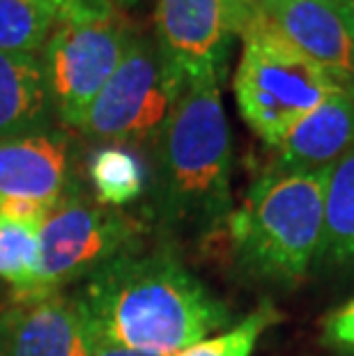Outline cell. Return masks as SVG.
<instances>
[{
    "label": "cell",
    "mask_w": 354,
    "mask_h": 356,
    "mask_svg": "<svg viewBox=\"0 0 354 356\" xmlns=\"http://www.w3.org/2000/svg\"><path fill=\"white\" fill-rule=\"evenodd\" d=\"M102 343L175 356L228 324L216 301L170 251H127L79 294Z\"/></svg>",
    "instance_id": "1"
},
{
    "label": "cell",
    "mask_w": 354,
    "mask_h": 356,
    "mask_svg": "<svg viewBox=\"0 0 354 356\" xmlns=\"http://www.w3.org/2000/svg\"><path fill=\"white\" fill-rule=\"evenodd\" d=\"M232 138L221 79L186 83L154 140L152 207L163 228L207 234L232 214Z\"/></svg>",
    "instance_id": "2"
},
{
    "label": "cell",
    "mask_w": 354,
    "mask_h": 356,
    "mask_svg": "<svg viewBox=\"0 0 354 356\" xmlns=\"http://www.w3.org/2000/svg\"><path fill=\"white\" fill-rule=\"evenodd\" d=\"M327 170H269L228 216L237 267L274 285H295L318 262Z\"/></svg>",
    "instance_id": "3"
},
{
    "label": "cell",
    "mask_w": 354,
    "mask_h": 356,
    "mask_svg": "<svg viewBox=\"0 0 354 356\" xmlns=\"http://www.w3.org/2000/svg\"><path fill=\"white\" fill-rule=\"evenodd\" d=\"M244 49L235 74V102L248 129L276 147L306 113L345 92L311 58L260 14L242 35Z\"/></svg>",
    "instance_id": "4"
},
{
    "label": "cell",
    "mask_w": 354,
    "mask_h": 356,
    "mask_svg": "<svg viewBox=\"0 0 354 356\" xmlns=\"http://www.w3.org/2000/svg\"><path fill=\"white\" fill-rule=\"evenodd\" d=\"M184 79L163 58L154 37H134L118 70L90 104L81 131L108 145L152 143L184 90Z\"/></svg>",
    "instance_id": "5"
},
{
    "label": "cell",
    "mask_w": 354,
    "mask_h": 356,
    "mask_svg": "<svg viewBox=\"0 0 354 356\" xmlns=\"http://www.w3.org/2000/svg\"><path fill=\"white\" fill-rule=\"evenodd\" d=\"M138 225L122 211L72 191L47 211L40 225V271L33 294L44 299L90 278L118 255L136 248Z\"/></svg>",
    "instance_id": "6"
},
{
    "label": "cell",
    "mask_w": 354,
    "mask_h": 356,
    "mask_svg": "<svg viewBox=\"0 0 354 356\" xmlns=\"http://www.w3.org/2000/svg\"><path fill=\"white\" fill-rule=\"evenodd\" d=\"M131 28L118 12L108 17L60 21L42 49V65L54 115L67 127H81L83 118L118 70L134 42Z\"/></svg>",
    "instance_id": "7"
},
{
    "label": "cell",
    "mask_w": 354,
    "mask_h": 356,
    "mask_svg": "<svg viewBox=\"0 0 354 356\" xmlns=\"http://www.w3.org/2000/svg\"><path fill=\"white\" fill-rule=\"evenodd\" d=\"M239 17L232 0H156L154 42L184 83L223 79Z\"/></svg>",
    "instance_id": "8"
},
{
    "label": "cell",
    "mask_w": 354,
    "mask_h": 356,
    "mask_svg": "<svg viewBox=\"0 0 354 356\" xmlns=\"http://www.w3.org/2000/svg\"><path fill=\"white\" fill-rule=\"evenodd\" d=\"M97 345L99 338L79 294L17 301L0 315V356H90Z\"/></svg>",
    "instance_id": "9"
},
{
    "label": "cell",
    "mask_w": 354,
    "mask_h": 356,
    "mask_svg": "<svg viewBox=\"0 0 354 356\" xmlns=\"http://www.w3.org/2000/svg\"><path fill=\"white\" fill-rule=\"evenodd\" d=\"M72 145L65 134L44 131L0 140V198L54 207L72 193Z\"/></svg>",
    "instance_id": "10"
},
{
    "label": "cell",
    "mask_w": 354,
    "mask_h": 356,
    "mask_svg": "<svg viewBox=\"0 0 354 356\" xmlns=\"http://www.w3.org/2000/svg\"><path fill=\"white\" fill-rule=\"evenodd\" d=\"M267 17L292 47L354 97V42L336 7L322 0H285Z\"/></svg>",
    "instance_id": "11"
},
{
    "label": "cell",
    "mask_w": 354,
    "mask_h": 356,
    "mask_svg": "<svg viewBox=\"0 0 354 356\" xmlns=\"http://www.w3.org/2000/svg\"><path fill=\"white\" fill-rule=\"evenodd\" d=\"M354 147V97L338 92L306 113L274 147L276 170L320 172Z\"/></svg>",
    "instance_id": "12"
},
{
    "label": "cell",
    "mask_w": 354,
    "mask_h": 356,
    "mask_svg": "<svg viewBox=\"0 0 354 356\" xmlns=\"http://www.w3.org/2000/svg\"><path fill=\"white\" fill-rule=\"evenodd\" d=\"M47 74L37 53L0 51V140L51 129Z\"/></svg>",
    "instance_id": "13"
},
{
    "label": "cell",
    "mask_w": 354,
    "mask_h": 356,
    "mask_svg": "<svg viewBox=\"0 0 354 356\" xmlns=\"http://www.w3.org/2000/svg\"><path fill=\"white\" fill-rule=\"evenodd\" d=\"M318 262L329 269L354 271V147L327 168Z\"/></svg>",
    "instance_id": "14"
},
{
    "label": "cell",
    "mask_w": 354,
    "mask_h": 356,
    "mask_svg": "<svg viewBox=\"0 0 354 356\" xmlns=\"http://www.w3.org/2000/svg\"><path fill=\"white\" fill-rule=\"evenodd\" d=\"M88 175L95 198L104 207H124L140 198L147 186L143 159L124 145H104L88 161Z\"/></svg>",
    "instance_id": "15"
},
{
    "label": "cell",
    "mask_w": 354,
    "mask_h": 356,
    "mask_svg": "<svg viewBox=\"0 0 354 356\" xmlns=\"http://www.w3.org/2000/svg\"><path fill=\"white\" fill-rule=\"evenodd\" d=\"M40 271V225L0 216V278L12 285L14 299L33 294Z\"/></svg>",
    "instance_id": "16"
},
{
    "label": "cell",
    "mask_w": 354,
    "mask_h": 356,
    "mask_svg": "<svg viewBox=\"0 0 354 356\" xmlns=\"http://www.w3.org/2000/svg\"><path fill=\"white\" fill-rule=\"evenodd\" d=\"M54 26V14L35 0H0L3 53H40Z\"/></svg>",
    "instance_id": "17"
},
{
    "label": "cell",
    "mask_w": 354,
    "mask_h": 356,
    "mask_svg": "<svg viewBox=\"0 0 354 356\" xmlns=\"http://www.w3.org/2000/svg\"><path fill=\"white\" fill-rule=\"evenodd\" d=\"M278 320L274 306L262 304L251 315H246L237 327L218 333L216 338H205L200 343L186 347L175 356H253L260 336Z\"/></svg>",
    "instance_id": "18"
},
{
    "label": "cell",
    "mask_w": 354,
    "mask_h": 356,
    "mask_svg": "<svg viewBox=\"0 0 354 356\" xmlns=\"http://www.w3.org/2000/svg\"><path fill=\"white\" fill-rule=\"evenodd\" d=\"M44 10L54 14L56 24L60 21H83V19H97L108 17L118 12L108 0H35Z\"/></svg>",
    "instance_id": "19"
},
{
    "label": "cell",
    "mask_w": 354,
    "mask_h": 356,
    "mask_svg": "<svg viewBox=\"0 0 354 356\" xmlns=\"http://www.w3.org/2000/svg\"><path fill=\"white\" fill-rule=\"evenodd\" d=\"M325 340L334 347L354 352V299L327 317Z\"/></svg>",
    "instance_id": "20"
},
{
    "label": "cell",
    "mask_w": 354,
    "mask_h": 356,
    "mask_svg": "<svg viewBox=\"0 0 354 356\" xmlns=\"http://www.w3.org/2000/svg\"><path fill=\"white\" fill-rule=\"evenodd\" d=\"M232 3H235V10H237V17H239V35H242L246 30V26L260 17L258 3H255V0H232Z\"/></svg>",
    "instance_id": "21"
},
{
    "label": "cell",
    "mask_w": 354,
    "mask_h": 356,
    "mask_svg": "<svg viewBox=\"0 0 354 356\" xmlns=\"http://www.w3.org/2000/svg\"><path fill=\"white\" fill-rule=\"evenodd\" d=\"M90 356H161V354H152V352H140V350H129V347H120V345H108L102 343L97 345V350Z\"/></svg>",
    "instance_id": "22"
},
{
    "label": "cell",
    "mask_w": 354,
    "mask_h": 356,
    "mask_svg": "<svg viewBox=\"0 0 354 356\" xmlns=\"http://www.w3.org/2000/svg\"><path fill=\"white\" fill-rule=\"evenodd\" d=\"M338 12H341V17L345 21V26H348L350 37L354 42V0H343V5L338 7Z\"/></svg>",
    "instance_id": "23"
},
{
    "label": "cell",
    "mask_w": 354,
    "mask_h": 356,
    "mask_svg": "<svg viewBox=\"0 0 354 356\" xmlns=\"http://www.w3.org/2000/svg\"><path fill=\"white\" fill-rule=\"evenodd\" d=\"M255 3H258V10H260V14H272L274 10H278V7H281L285 0H255Z\"/></svg>",
    "instance_id": "24"
},
{
    "label": "cell",
    "mask_w": 354,
    "mask_h": 356,
    "mask_svg": "<svg viewBox=\"0 0 354 356\" xmlns=\"http://www.w3.org/2000/svg\"><path fill=\"white\" fill-rule=\"evenodd\" d=\"M108 3L118 10V7H131L134 3H136V0H108Z\"/></svg>",
    "instance_id": "25"
},
{
    "label": "cell",
    "mask_w": 354,
    "mask_h": 356,
    "mask_svg": "<svg viewBox=\"0 0 354 356\" xmlns=\"http://www.w3.org/2000/svg\"><path fill=\"white\" fill-rule=\"evenodd\" d=\"M322 3H327V5H331V7H336V10H338V7H341V5H343V0H322Z\"/></svg>",
    "instance_id": "26"
}]
</instances>
